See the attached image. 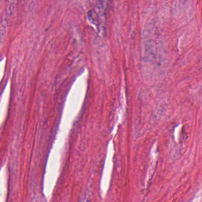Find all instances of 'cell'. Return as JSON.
<instances>
[{"instance_id": "6da1fadb", "label": "cell", "mask_w": 202, "mask_h": 202, "mask_svg": "<svg viewBox=\"0 0 202 202\" xmlns=\"http://www.w3.org/2000/svg\"><path fill=\"white\" fill-rule=\"evenodd\" d=\"M18 0H6V12L8 17L10 18L14 15L16 10Z\"/></svg>"}, {"instance_id": "7a4b0ae2", "label": "cell", "mask_w": 202, "mask_h": 202, "mask_svg": "<svg viewBox=\"0 0 202 202\" xmlns=\"http://www.w3.org/2000/svg\"><path fill=\"white\" fill-rule=\"evenodd\" d=\"M8 23L7 20H4L0 25V48L2 46L7 33Z\"/></svg>"}]
</instances>
